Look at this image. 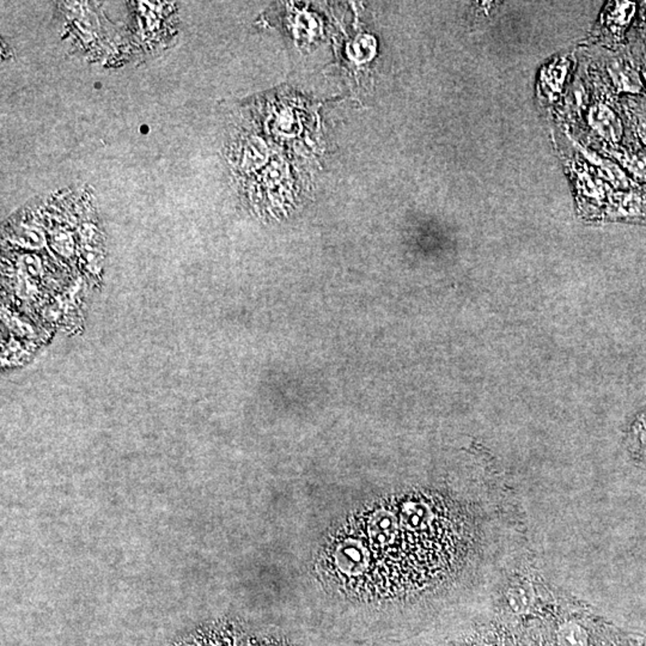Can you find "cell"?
<instances>
[{"mask_svg":"<svg viewBox=\"0 0 646 646\" xmlns=\"http://www.w3.org/2000/svg\"><path fill=\"white\" fill-rule=\"evenodd\" d=\"M613 79L616 85L620 88L621 90L636 91L639 89V79L637 74H634L633 69H629L626 65H615L611 69Z\"/></svg>","mask_w":646,"mask_h":646,"instance_id":"cell-4","label":"cell"},{"mask_svg":"<svg viewBox=\"0 0 646 646\" xmlns=\"http://www.w3.org/2000/svg\"><path fill=\"white\" fill-rule=\"evenodd\" d=\"M508 607L517 614H524L533 603V590L529 584H520L510 588L506 594Z\"/></svg>","mask_w":646,"mask_h":646,"instance_id":"cell-3","label":"cell"},{"mask_svg":"<svg viewBox=\"0 0 646 646\" xmlns=\"http://www.w3.org/2000/svg\"><path fill=\"white\" fill-rule=\"evenodd\" d=\"M485 646H490V645H485Z\"/></svg>","mask_w":646,"mask_h":646,"instance_id":"cell-6","label":"cell"},{"mask_svg":"<svg viewBox=\"0 0 646 646\" xmlns=\"http://www.w3.org/2000/svg\"><path fill=\"white\" fill-rule=\"evenodd\" d=\"M558 643L560 646H589V637L581 624L569 621L560 626Z\"/></svg>","mask_w":646,"mask_h":646,"instance_id":"cell-2","label":"cell"},{"mask_svg":"<svg viewBox=\"0 0 646 646\" xmlns=\"http://www.w3.org/2000/svg\"><path fill=\"white\" fill-rule=\"evenodd\" d=\"M638 134L642 138L643 142L646 144V121H640L638 126Z\"/></svg>","mask_w":646,"mask_h":646,"instance_id":"cell-5","label":"cell"},{"mask_svg":"<svg viewBox=\"0 0 646 646\" xmlns=\"http://www.w3.org/2000/svg\"><path fill=\"white\" fill-rule=\"evenodd\" d=\"M591 125L604 138L618 140L622 133L620 121L606 106L596 108L591 113Z\"/></svg>","mask_w":646,"mask_h":646,"instance_id":"cell-1","label":"cell"}]
</instances>
